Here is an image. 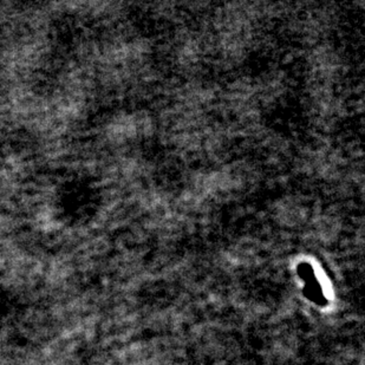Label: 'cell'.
Segmentation results:
<instances>
[{
	"mask_svg": "<svg viewBox=\"0 0 365 365\" xmlns=\"http://www.w3.org/2000/svg\"><path fill=\"white\" fill-rule=\"evenodd\" d=\"M298 269H299L300 277H302V278L305 280V283H307V291H310L307 297L317 304H321V302H324V297H323L321 286H319V283H318L317 279H316V277H314V273L312 269H311V266L307 265V264H303Z\"/></svg>",
	"mask_w": 365,
	"mask_h": 365,
	"instance_id": "obj_1",
	"label": "cell"
}]
</instances>
